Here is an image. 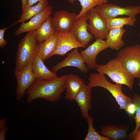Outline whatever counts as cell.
Wrapping results in <instances>:
<instances>
[{"instance_id": "6da1fadb", "label": "cell", "mask_w": 140, "mask_h": 140, "mask_svg": "<svg viewBox=\"0 0 140 140\" xmlns=\"http://www.w3.org/2000/svg\"><path fill=\"white\" fill-rule=\"evenodd\" d=\"M67 77L63 75L51 80L36 78L26 92V102L30 103L39 98L52 102L60 100L65 89Z\"/></svg>"}, {"instance_id": "7a4b0ae2", "label": "cell", "mask_w": 140, "mask_h": 140, "mask_svg": "<svg viewBox=\"0 0 140 140\" xmlns=\"http://www.w3.org/2000/svg\"><path fill=\"white\" fill-rule=\"evenodd\" d=\"M96 70L100 74L106 75L116 83L125 85L130 90L132 89L135 78L116 58L110 60L105 64L99 65Z\"/></svg>"}, {"instance_id": "3957f363", "label": "cell", "mask_w": 140, "mask_h": 140, "mask_svg": "<svg viewBox=\"0 0 140 140\" xmlns=\"http://www.w3.org/2000/svg\"><path fill=\"white\" fill-rule=\"evenodd\" d=\"M88 80L89 83L87 85L92 88L100 87L107 90L115 98L121 109L125 110L128 104L134 101L132 98L127 96L123 92L122 90L123 85L111 83L104 75L93 73L90 74Z\"/></svg>"}, {"instance_id": "277c9868", "label": "cell", "mask_w": 140, "mask_h": 140, "mask_svg": "<svg viewBox=\"0 0 140 140\" xmlns=\"http://www.w3.org/2000/svg\"><path fill=\"white\" fill-rule=\"evenodd\" d=\"M35 32V30L27 32L20 42L16 55V68H25L32 61L37 53L39 43Z\"/></svg>"}, {"instance_id": "5b68a950", "label": "cell", "mask_w": 140, "mask_h": 140, "mask_svg": "<svg viewBox=\"0 0 140 140\" xmlns=\"http://www.w3.org/2000/svg\"><path fill=\"white\" fill-rule=\"evenodd\" d=\"M115 55L129 73L136 78L140 72V46L137 44L125 47Z\"/></svg>"}, {"instance_id": "8992f818", "label": "cell", "mask_w": 140, "mask_h": 140, "mask_svg": "<svg viewBox=\"0 0 140 140\" xmlns=\"http://www.w3.org/2000/svg\"><path fill=\"white\" fill-rule=\"evenodd\" d=\"M97 12L105 19L116 17L119 15L135 16L140 13V6L128 5L121 7L116 5L105 3L94 8Z\"/></svg>"}, {"instance_id": "52a82bcc", "label": "cell", "mask_w": 140, "mask_h": 140, "mask_svg": "<svg viewBox=\"0 0 140 140\" xmlns=\"http://www.w3.org/2000/svg\"><path fill=\"white\" fill-rule=\"evenodd\" d=\"M32 61L23 69L15 68V75L17 81L15 93L17 100L24 97L27 90L36 79L31 70Z\"/></svg>"}, {"instance_id": "ba28073f", "label": "cell", "mask_w": 140, "mask_h": 140, "mask_svg": "<svg viewBox=\"0 0 140 140\" xmlns=\"http://www.w3.org/2000/svg\"><path fill=\"white\" fill-rule=\"evenodd\" d=\"M55 34L58 36L57 45L48 59L54 55L64 56L68 52L73 49L86 47L79 42L75 36L70 31Z\"/></svg>"}, {"instance_id": "9c48e42d", "label": "cell", "mask_w": 140, "mask_h": 140, "mask_svg": "<svg viewBox=\"0 0 140 140\" xmlns=\"http://www.w3.org/2000/svg\"><path fill=\"white\" fill-rule=\"evenodd\" d=\"M89 23L87 30L96 38L106 39L109 30L107 27L105 20L102 18L94 8L86 13Z\"/></svg>"}, {"instance_id": "30bf717a", "label": "cell", "mask_w": 140, "mask_h": 140, "mask_svg": "<svg viewBox=\"0 0 140 140\" xmlns=\"http://www.w3.org/2000/svg\"><path fill=\"white\" fill-rule=\"evenodd\" d=\"M77 15L64 10L57 11L52 18V25L55 33L69 32Z\"/></svg>"}, {"instance_id": "8fae6325", "label": "cell", "mask_w": 140, "mask_h": 140, "mask_svg": "<svg viewBox=\"0 0 140 140\" xmlns=\"http://www.w3.org/2000/svg\"><path fill=\"white\" fill-rule=\"evenodd\" d=\"M84 61L78 48L74 49L67 54L66 58L63 60L53 66L52 71L56 73L60 69L69 66L75 67L81 72L87 73L88 68L85 64Z\"/></svg>"}, {"instance_id": "7c38bea8", "label": "cell", "mask_w": 140, "mask_h": 140, "mask_svg": "<svg viewBox=\"0 0 140 140\" xmlns=\"http://www.w3.org/2000/svg\"><path fill=\"white\" fill-rule=\"evenodd\" d=\"M108 48L105 40L97 38L86 49L81 51L80 53L88 68L96 69L98 67L99 65L96 62L97 55L102 51Z\"/></svg>"}, {"instance_id": "4fadbf2b", "label": "cell", "mask_w": 140, "mask_h": 140, "mask_svg": "<svg viewBox=\"0 0 140 140\" xmlns=\"http://www.w3.org/2000/svg\"><path fill=\"white\" fill-rule=\"evenodd\" d=\"M52 7L48 5L40 13L31 18L27 22L22 23L19 28L15 31L16 36L26 32L36 30L52 13Z\"/></svg>"}, {"instance_id": "5bb4252c", "label": "cell", "mask_w": 140, "mask_h": 140, "mask_svg": "<svg viewBox=\"0 0 140 140\" xmlns=\"http://www.w3.org/2000/svg\"><path fill=\"white\" fill-rule=\"evenodd\" d=\"M88 17L86 13L76 19L70 31L75 36L78 41L86 46L92 40L93 35L87 30Z\"/></svg>"}, {"instance_id": "9a60e30c", "label": "cell", "mask_w": 140, "mask_h": 140, "mask_svg": "<svg viewBox=\"0 0 140 140\" xmlns=\"http://www.w3.org/2000/svg\"><path fill=\"white\" fill-rule=\"evenodd\" d=\"M92 89L88 85L84 83L74 99L80 108L82 116L86 121L89 115V111L92 108Z\"/></svg>"}, {"instance_id": "2e32d148", "label": "cell", "mask_w": 140, "mask_h": 140, "mask_svg": "<svg viewBox=\"0 0 140 140\" xmlns=\"http://www.w3.org/2000/svg\"><path fill=\"white\" fill-rule=\"evenodd\" d=\"M43 62L41 57L37 53L31 65L32 71L36 78L51 80L57 78L58 77L56 73L48 69Z\"/></svg>"}, {"instance_id": "e0dca14e", "label": "cell", "mask_w": 140, "mask_h": 140, "mask_svg": "<svg viewBox=\"0 0 140 140\" xmlns=\"http://www.w3.org/2000/svg\"><path fill=\"white\" fill-rule=\"evenodd\" d=\"M129 127L124 125L109 124L103 127L100 130L101 135L110 138L111 140H125L129 139L127 133Z\"/></svg>"}, {"instance_id": "ac0fdd59", "label": "cell", "mask_w": 140, "mask_h": 140, "mask_svg": "<svg viewBox=\"0 0 140 140\" xmlns=\"http://www.w3.org/2000/svg\"><path fill=\"white\" fill-rule=\"evenodd\" d=\"M84 82L78 75L73 74L68 75L65 85L66 91L65 98L71 101L74 100Z\"/></svg>"}, {"instance_id": "d6986e66", "label": "cell", "mask_w": 140, "mask_h": 140, "mask_svg": "<svg viewBox=\"0 0 140 140\" xmlns=\"http://www.w3.org/2000/svg\"><path fill=\"white\" fill-rule=\"evenodd\" d=\"M124 26L109 30L105 40L108 48L118 51L124 46V42L122 39L126 31Z\"/></svg>"}, {"instance_id": "ffe728a7", "label": "cell", "mask_w": 140, "mask_h": 140, "mask_svg": "<svg viewBox=\"0 0 140 140\" xmlns=\"http://www.w3.org/2000/svg\"><path fill=\"white\" fill-rule=\"evenodd\" d=\"M58 40L57 36L55 34L42 42L39 43L37 53L44 62L48 58L55 49Z\"/></svg>"}, {"instance_id": "44dd1931", "label": "cell", "mask_w": 140, "mask_h": 140, "mask_svg": "<svg viewBox=\"0 0 140 140\" xmlns=\"http://www.w3.org/2000/svg\"><path fill=\"white\" fill-rule=\"evenodd\" d=\"M55 34L52 24V18L50 16L35 32V37L38 43L45 41Z\"/></svg>"}, {"instance_id": "7402d4cb", "label": "cell", "mask_w": 140, "mask_h": 140, "mask_svg": "<svg viewBox=\"0 0 140 140\" xmlns=\"http://www.w3.org/2000/svg\"><path fill=\"white\" fill-rule=\"evenodd\" d=\"M48 5L47 1L39 2L36 5L30 6L26 5L24 9L21 11L22 14L20 18L16 23H22L30 19L41 12Z\"/></svg>"}, {"instance_id": "603a6c76", "label": "cell", "mask_w": 140, "mask_h": 140, "mask_svg": "<svg viewBox=\"0 0 140 140\" xmlns=\"http://www.w3.org/2000/svg\"><path fill=\"white\" fill-rule=\"evenodd\" d=\"M107 26L109 30L124 26V25L133 26L137 20L136 17L128 16V17H115L105 19Z\"/></svg>"}, {"instance_id": "cb8c5ba5", "label": "cell", "mask_w": 140, "mask_h": 140, "mask_svg": "<svg viewBox=\"0 0 140 140\" xmlns=\"http://www.w3.org/2000/svg\"><path fill=\"white\" fill-rule=\"evenodd\" d=\"M70 3L74 4L75 1H79L82 9L77 15L76 19L83 15L86 14L90 10L95 6L103 3H107L109 0H67Z\"/></svg>"}, {"instance_id": "d4e9b609", "label": "cell", "mask_w": 140, "mask_h": 140, "mask_svg": "<svg viewBox=\"0 0 140 140\" xmlns=\"http://www.w3.org/2000/svg\"><path fill=\"white\" fill-rule=\"evenodd\" d=\"M93 118L89 115L87 121L88 124V131L85 140H111L109 138L100 135L96 131L93 126Z\"/></svg>"}, {"instance_id": "484cf974", "label": "cell", "mask_w": 140, "mask_h": 140, "mask_svg": "<svg viewBox=\"0 0 140 140\" xmlns=\"http://www.w3.org/2000/svg\"><path fill=\"white\" fill-rule=\"evenodd\" d=\"M132 99L136 106L137 110L134 117L135 121L136 127L134 130L128 135L129 139L131 140L140 126V97L135 93L133 95Z\"/></svg>"}, {"instance_id": "4316f807", "label": "cell", "mask_w": 140, "mask_h": 140, "mask_svg": "<svg viewBox=\"0 0 140 140\" xmlns=\"http://www.w3.org/2000/svg\"><path fill=\"white\" fill-rule=\"evenodd\" d=\"M137 110V106L134 101L129 103L126 107L125 111L131 119L134 117Z\"/></svg>"}, {"instance_id": "83f0119b", "label": "cell", "mask_w": 140, "mask_h": 140, "mask_svg": "<svg viewBox=\"0 0 140 140\" xmlns=\"http://www.w3.org/2000/svg\"><path fill=\"white\" fill-rule=\"evenodd\" d=\"M9 27H4L0 30V47L1 48L4 47L7 44L6 41L4 37V34L5 30Z\"/></svg>"}, {"instance_id": "f1b7e54d", "label": "cell", "mask_w": 140, "mask_h": 140, "mask_svg": "<svg viewBox=\"0 0 140 140\" xmlns=\"http://www.w3.org/2000/svg\"><path fill=\"white\" fill-rule=\"evenodd\" d=\"M8 129L6 126L3 128L0 129V140H5V133Z\"/></svg>"}, {"instance_id": "f546056e", "label": "cell", "mask_w": 140, "mask_h": 140, "mask_svg": "<svg viewBox=\"0 0 140 140\" xmlns=\"http://www.w3.org/2000/svg\"><path fill=\"white\" fill-rule=\"evenodd\" d=\"M48 0H27L26 4L27 5L30 6H33V5L38 2L42 1H47Z\"/></svg>"}, {"instance_id": "4dcf8cb0", "label": "cell", "mask_w": 140, "mask_h": 140, "mask_svg": "<svg viewBox=\"0 0 140 140\" xmlns=\"http://www.w3.org/2000/svg\"><path fill=\"white\" fill-rule=\"evenodd\" d=\"M131 140H140V126L133 137Z\"/></svg>"}, {"instance_id": "1f68e13d", "label": "cell", "mask_w": 140, "mask_h": 140, "mask_svg": "<svg viewBox=\"0 0 140 140\" xmlns=\"http://www.w3.org/2000/svg\"><path fill=\"white\" fill-rule=\"evenodd\" d=\"M6 122V118H3L0 121V129H1L5 127Z\"/></svg>"}, {"instance_id": "d6a6232c", "label": "cell", "mask_w": 140, "mask_h": 140, "mask_svg": "<svg viewBox=\"0 0 140 140\" xmlns=\"http://www.w3.org/2000/svg\"><path fill=\"white\" fill-rule=\"evenodd\" d=\"M22 2V9L21 11L24 8L26 4L27 0H21Z\"/></svg>"}, {"instance_id": "836d02e7", "label": "cell", "mask_w": 140, "mask_h": 140, "mask_svg": "<svg viewBox=\"0 0 140 140\" xmlns=\"http://www.w3.org/2000/svg\"><path fill=\"white\" fill-rule=\"evenodd\" d=\"M136 78H138L139 79V85L140 86V72L137 75Z\"/></svg>"}, {"instance_id": "e575fe53", "label": "cell", "mask_w": 140, "mask_h": 140, "mask_svg": "<svg viewBox=\"0 0 140 140\" xmlns=\"http://www.w3.org/2000/svg\"><path fill=\"white\" fill-rule=\"evenodd\" d=\"M138 36L139 37H140V33L138 34Z\"/></svg>"}]
</instances>
